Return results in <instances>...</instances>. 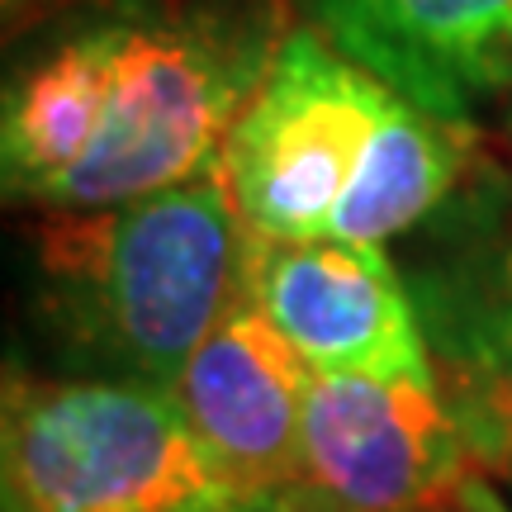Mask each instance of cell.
Instances as JSON below:
<instances>
[{"instance_id":"cell-1","label":"cell","mask_w":512,"mask_h":512,"mask_svg":"<svg viewBox=\"0 0 512 512\" xmlns=\"http://www.w3.org/2000/svg\"><path fill=\"white\" fill-rule=\"evenodd\" d=\"M247 256L252 233L214 171L147 200L57 214L38 233L43 309L72 351L171 389L247 294Z\"/></svg>"},{"instance_id":"cell-2","label":"cell","mask_w":512,"mask_h":512,"mask_svg":"<svg viewBox=\"0 0 512 512\" xmlns=\"http://www.w3.org/2000/svg\"><path fill=\"white\" fill-rule=\"evenodd\" d=\"M275 43L280 38H266L252 15L219 10L119 24V57L100 128L86 157L57 176L38 204L81 214L214 176Z\"/></svg>"},{"instance_id":"cell-3","label":"cell","mask_w":512,"mask_h":512,"mask_svg":"<svg viewBox=\"0 0 512 512\" xmlns=\"http://www.w3.org/2000/svg\"><path fill=\"white\" fill-rule=\"evenodd\" d=\"M0 446L5 512H242L162 384L15 375Z\"/></svg>"},{"instance_id":"cell-4","label":"cell","mask_w":512,"mask_h":512,"mask_svg":"<svg viewBox=\"0 0 512 512\" xmlns=\"http://www.w3.org/2000/svg\"><path fill=\"white\" fill-rule=\"evenodd\" d=\"M389 86L318 29L275 43L266 76L228 133L219 176L261 242H318L347 195Z\"/></svg>"},{"instance_id":"cell-5","label":"cell","mask_w":512,"mask_h":512,"mask_svg":"<svg viewBox=\"0 0 512 512\" xmlns=\"http://www.w3.org/2000/svg\"><path fill=\"white\" fill-rule=\"evenodd\" d=\"M475 460L446 389L313 375L280 512H432L465 494Z\"/></svg>"},{"instance_id":"cell-6","label":"cell","mask_w":512,"mask_h":512,"mask_svg":"<svg viewBox=\"0 0 512 512\" xmlns=\"http://www.w3.org/2000/svg\"><path fill=\"white\" fill-rule=\"evenodd\" d=\"M247 294L313 375H361L441 389L418 304L384 247L366 242H261L247 256Z\"/></svg>"},{"instance_id":"cell-7","label":"cell","mask_w":512,"mask_h":512,"mask_svg":"<svg viewBox=\"0 0 512 512\" xmlns=\"http://www.w3.org/2000/svg\"><path fill=\"white\" fill-rule=\"evenodd\" d=\"M313 366L242 294L171 384L185 422L233 484L242 512H280L299 475Z\"/></svg>"},{"instance_id":"cell-8","label":"cell","mask_w":512,"mask_h":512,"mask_svg":"<svg viewBox=\"0 0 512 512\" xmlns=\"http://www.w3.org/2000/svg\"><path fill=\"white\" fill-rule=\"evenodd\" d=\"M337 53L418 110L475 128L512 95V0H299Z\"/></svg>"},{"instance_id":"cell-9","label":"cell","mask_w":512,"mask_h":512,"mask_svg":"<svg viewBox=\"0 0 512 512\" xmlns=\"http://www.w3.org/2000/svg\"><path fill=\"white\" fill-rule=\"evenodd\" d=\"M418 313L441 351V389L479 460L512 456V219L422 275Z\"/></svg>"},{"instance_id":"cell-10","label":"cell","mask_w":512,"mask_h":512,"mask_svg":"<svg viewBox=\"0 0 512 512\" xmlns=\"http://www.w3.org/2000/svg\"><path fill=\"white\" fill-rule=\"evenodd\" d=\"M470 143L475 128L437 119L399 91H389L366 157L332 214L328 238L384 247L389 238L418 228L432 209L451 200L470 162Z\"/></svg>"},{"instance_id":"cell-11","label":"cell","mask_w":512,"mask_h":512,"mask_svg":"<svg viewBox=\"0 0 512 512\" xmlns=\"http://www.w3.org/2000/svg\"><path fill=\"white\" fill-rule=\"evenodd\" d=\"M119 57V24L57 43L5 95V185L38 200L91 147Z\"/></svg>"},{"instance_id":"cell-12","label":"cell","mask_w":512,"mask_h":512,"mask_svg":"<svg viewBox=\"0 0 512 512\" xmlns=\"http://www.w3.org/2000/svg\"><path fill=\"white\" fill-rule=\"evenodd\" d=\"M432 512H503L494 503V498L484 494V489H479L475 479H470V484H465V494L456 498V503H446V508H432Z\"/></svg>"},{"instance_id":"cell-13","label":"cell","mask_w":512,"mask_h":512,"mask_svg":"<svg viewBox=\"0 0 512 512\" xmlns=\"http://www.w3.org/2000/svg\"><path fill=\"white\" fill-rule=\"evenodd\" d=\"M503 470H508V479H512V456H508V465H503Z\"/></svg>"}]
</instances>
